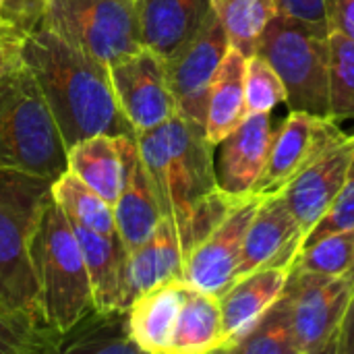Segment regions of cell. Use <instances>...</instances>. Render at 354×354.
<instances>
[{
	"mask_svg": "<svg viewBox=\"0 0 354 354\" xmlns=\"http://www.w3.org/2000/svg\"><path fill=\"white\" fill-rule=\"evenodd\" d=\"M290 278L288 268H270L236 280L222 297V322L228 338L226 353L282 299Z\"/></svg>",
	"mask_w": 354,
	"mask_h": 354,
	"instance_id": "obj_19",
	"label": "cell"
},
{
	"mask_svg": "<svg viewBox=\"0 0 354 354\" xmlns=\"http://www.w3.org/2000/svg\"><path fill=\"white\" fill-rule=\"evenodd\" d=\"M137 145L162 218L178 232L185 257L241 199L218 187L214 145L205 127L174 114L164 124L137 133Z\"/></svg>",
	"mask_w": 354,
	"mask_h": 354,
	"instance_id": "obj_1",
	"label": "cell"
},
{
	"mask_svg": "<svg viewBox=\"0 0 354 354\" xmlns=\"http://www.w3.org/2000/svg\"><path fill=\"white\" fill-rule=\"evenodd\" d=\"M66 147L93 135H137L118 108L108 66L66 44L48 27L19 41Z\"/></svg>",
	"mask_w": 354,
	"mask_h": 354,
	"instance_id": "obj_2",
	"label": "cell"
},
{
	"mask_svg": "<svg viewBox=\"0 0 354 354\" xmlns=\"http://www.w3.org/2000/svg\"><path fill=\"white\" fill-rule=\"evenodd\" d=\"M353 295V276L290 272L286 297L299 354H336Z\"/></svg>",
	"mask_w": 354,
	"mask_h": 354,
	"instance_id": "obj_8",
	"label": "cell"
},
{
	"mask_svg": "<svg viewBox=\"0 0 354 354\" xmlns=\"http://www.w3.org/2000/svg\"><path fill=\"white\" fill-rule=\"evenodd\" d=\"M228 338L222 322L220 299L187 284L170 354L226 353Z\"/></svg>",
	"mask_w": 354,
	"mask_h": 354,
	"instance_id": "obj_24",
	"label": "cell"
},
{
	"mask_svg": "<svg viewBox=\"0 0 354 354\" xmlns=\"http://www.w3.org/2000/svg\"><path fill=\"white\" fill-rule=\"evenodd\" d=\"M29 255L44 322L64 336L95 307L81 245L71 220L54 199L39 216Z\"/></svg>",
	"mask_w": 354,
	"mask_h": 354,
	"instance_id": "obj_4",
	"label": "cell"
},
{
	"mask_svg": "<svg viewBox=\"0 0 354 354\" xmlns=\"http://www.w3.org/2000/svg\"><path fill=\"white\" fill-rule=\"evenodd\" d=\"M354 230L332 232L303 245L290 272L319 276H353Z\"/></svg>",
	"mask_w": 354,
	"mask_h": 354,
	"instance_id": "obj_30",
	"label": "cell"
},
{
	"mask_svg": "<svg viewBox=\"0 0 354 354\" xmlns=\"http://www.w3.org/2000/svg\"><path fill=\"white\" fill-rule=\"evenodd\" d=\"M330 114L354 118V39L330 31Z\"/></svg>",
	"mask_w": 354,
	"mask_h": 354,
	"instance_id": "obj_31",
	"label": "cell"
},
{
	"mask_svg": "<svg viewBox=\"0 0 354 354\" xmlns=\"http://www.w3.org/2000/svg\"><path fill=\"white\" fill-rule=\"evenodd\" d=\"M216 17L224 25L230 46L245 56L255 54L257 41L272 19L280 12L278 0H209Z\"/></svg>",
	"mask_w": 354,
	"mask_h": 354,
	"instance_id": "obj_27",
	"label": "cell"
},
{
	"mask_svg": "<svg viewBox=\"0 0 354 354\" xmlns=\"http://www.w3.org/2000/svg\"><path fill=\"white\" fill-rule=\"evenodd\" d=\"M353 278H354V270H353Z\"/></svg>",
	"mask_w": 354,
	"mask_h": 354,
	"instance_id": "obj_40",
	"label": "cell"
},
{
	"mask_svg": "<svg viewBox=\"0 0 354 354\" xmlns=\"http://www.w3.org/2000/svg\"><path fill=\"white\" fill-rule=\"evenodd\" d=\"M346 133L332 116H317L290 110L288 118L276 131L268 156V164L253 187L259 197L280 195L303 174L324 151L336 145Z\"/></svg>",
	"mask_w": 354,
	"mask_h": 354,
	"instance_id": "obj_9",
	"label": "cell"
},
{
	"mask_svg": "<svg viewBox=\"0 0 354 354\" xmlns=\"http://www.w3.org/2000/svg\"><path fill=\"white\" fill-rule=\"evenodd\" d=\"M52 199L68 220L104 234H116L114 205L85 185L77 174L64 170L52 183Z\"/></svg>",
	"mask_w": 354,
	"mask_h": 354,
	"instance_id": "obj_26",
	"label": "cell"
},
{
	"mask_svg": "<svg viewBox=\"0 0 354 354\" xmlns=\"http://www.w3.org/2000/svg\"><path fill=\"white\" fill-rule=\"evenodd\" d=\"M336 354H354V295L342 330H340V338H338V346H336Z\"/></svg>",
	"mask_w": 354,
	"mask_h": 354,
	"instance_id": "obj_37",
	"label": "cell"
},
{
	"mask_svg": "<svg viewBox=\"0 0 354 354\" xmlns=\"http://www.w3.org/2000/svg\"><path fill=\"white\" fill-rule=\"evenodd\" d=\"M89 272L93 307L97 313L127 311V259L129 249L116 234H104L73 222Z\"/></svg>",
	"mask_w": 354,
	"mask_h": 354,
	"instance_id": "obj_17",
	"label": "cell"
},
{
	"mask_svg": "<svg viewBox=\"0 0 354 354\" xmlns=\"http://www.w3.org/2000/svg\"><path fill=\"white\" fill-rule=\"evenodd\" d=\"M50 178L0 170V305L31 313L44 322L31 268V239L46 203Z\"/></svg>",
	"mask_w": 354,
	"mask_h": 354,
	"instance_id": "obj_5",
	"label": "cell"
},
{
	"mask_svg": "<svg viewBox=\"0 0 354 354\" xmlns=\"http://www.w3.org/2000/svg\"><path fill=\"white\" fill-rule=\"evenodd\" d=\"M212 10L209 0H137L143 48L168 60L199 33Z\"/></svg>",
	"mask_w": 354,
	"mask_h": 354,
	"instance_id": "obj_18",
	"label": "cell"
},
{
	"mask_svg": "<svg viewBox=\"0 0 354 354\" xmlns=\"http://www.w3.org/2000/svg\"><path fill=\"white\" fill-rule=\"evenodd\" d=\"M44 27L106 66L143 48L137 0H48Z\"/></svg>",
	"mask_w": 354,
	"mask_h": 354,
	"instance_id": "obj_7",
	"label": "cell"
},
{
	"mask_svg": "<svg viewBox=\"0 0 354 354\" xmlns=\"http://www.w3.org/2000/svg\"><path fill=\"white\" fill-rule=\"evenodd\" d=\"M255 52L280 75L290 110L332 116L328 35L278 12L261 33Z\"/></svg>",
	"mask_w": 354,
	"mask_h": 354,
	"instance_id": "obj_6",
	"label": "cell"
},
{
	"mask_svg": "<svg viewBox=\"0 0 354 354\" xmlns=\"http://www.w3.org/2000/svg\"><path fill=\"white\" fill-rule=\"evenodd\" d=\"M108 73L118 108L135 133L156 129L176 114L166 62L149 48L110 64Z\"/></svg>",
	"mask_w": 354,
	"mask_h": 354,
	"instance_id": "obj_10",
	"label": "cell"
},
{
	"mask_svg": "<svg viewBox=\"0 0 354 354\" xmlns=\"http://www.w3.org/2000/svg\"><path fill=\"white\" fill-rule=\"evenodd\" d=\"M230 48L228 33L212 10L199 33L189 39L166 62L168 83L176 102V112L205 127L207 95L214 75Z\"/></svg>",
	"mask_w": 354,
	"mask_h": 354,
	"instance_id": "obj_11",
	"label": "cell"
},
{
	"mask_svg": "<svg viewBox=\"0 0 354 354\" xmlns=\"http://www.w3.org/2000/svg\"><path fill=\"white\" fill-rule=\"evenodd\" d=\"M48 0H4L0 12V29L12 41H21L27 33L44 25Z\"/></svg>",
	"mask_w": 354,
	"mask_h": 354,
	"instance_id": "obj_34",
	"label": "cell"
},
{
	"mask_svg": "<svg viewBox=\"0 0 354 354\" xmlns=\"http://www.w3.org/2000/svg\"><path fill=\"white\" fill-rule=\"evenodd\" d=\"M187 284L170 280L139 295L127 309V330L141 353L170 354Z\"/></svg>",
	"mask_w": 354,
	"mask_h": 354,
	"instance_id": "obj_20",
	"label": "cell"
},
{
	"mask_svg": "<svg viewBox=\"0 0 354 354\" xmlns=\"http://www.w3.org/2000/svg\"><path fill=\"white\" fill-rule=\"evenodd\" d=\"M185 253L176 228L162 218L151 236L137 249L129 251L127 259V309L145 290L170 282L183 280Z\"/></svg>",
	"mask_w": 354,
	"mask_h": 354,
	"instance_id": "obj_21",
	"label": "cell"
},
{
	"mask_svg": "<svg viewBox=\"0 0 354 354\" xmlns=\"http://www.w3.org/2000/svg\"><path fill=\"white\" fill-rule=\"evenodd\" d=\"M17 52H19V44L6 37L4 31L0 29V79L6 73V68L12 64V60L17 58Z\"/></svg>",
	"mask_w": 354,
	"mask_h": 354,
	"instance_id": "obj_38",
	"label": "cell"
},
{
	"mask_svg": "<svg viewBox=\"0 0 354 354\" xmlns=\"http://www.w3.org/2000/svg\"><path fill=\"white\" fill-rule=\"evenodd\" d=\"M354 158V133H346L336 145L324 151L303 174H299L284 193H280L297 218L305 239L313 226L332 207L340 193L348 166Z\"/></svg>",
	"mask_w": 354,
	"mask_h": 354,
	"instance_id": "obj_14",
	"label": "cell"
},
{
	"mask_svg": "<svg viewBox=\"0 0 354 354\" xmlns=\"http://www.w3.org/2000/svg\"><path fill=\"white\" fill-rule=\"evenodd\" d=\"M66 151L48 102L17 52L0 79V170L56 180L68 170Z\"/></svg>",
	"mask_w": 354,
	"mask_h": 354,
	"instance_id": "obj_3",
	"label": "cell"
},
{
	"mask_svg": "<svg viewBox=\"0 0 354 354\" xmlns=\"http://www.w3.org/2000/svg\"><path fill=\"white\" fill-rule=\"evenodd\" d=\"M330 31H338L354 39V0H326Z\"/></svg>",
	"mask_w": 354,
	"mask_h": 354,
	"instance_id": "obj_36",
	"label": "cell"
},
{
	"mask_svg": "<svg viewBox=\"0 0 354 354\" xmlns=\"http://www.w3.org/2000/svg\"><path fill=\"white\" fill-rule=\"evenodd\" d=\"M116 313H89L71 332L62 336L60 353L64 354H137L139 346L131 340L127 319L118 322Z\"/></svg>",
	"mask_w": 354,
	"mask_h": 354,
	"instance_id": "obj_25",
	"label": "cell"
},
{
	"mask_svg": "<svg viewBox=\"0 0 354 354\" xmlns=\"http://www.w3.org/2000/svg\"><path fill=\"white\" fill-rule=\"evenodd\" d=\"M230 353L299 354L286 290H284L282 299L255 324V328L232 346Z\"/></svg>",
	"mask_w": 354,
	"mask_h": 354,
	"instance_id": "obj_29",
	"label": "cell"
},
{
	"mask_svg": "<svg viewBox=\"0 0 354 354\" xmlns=\"http://www.w3.org/2000/svg\"><path fill=\"white\" fill-rule=\"evenodd\" d=\"M344 230H354V158L348 166V174L344 178V185L340 193L336 195L332 207L324 214V218L313 226V230L307 234L305 243H313L326 234L332 232H344Z\"/></svg>",
	"mask_w": 354,
	"mask_h": 354,
	"instance_id": "obj_33",
	"label": "cell"
},
{
	"mask_svg": "<svg viewBox=\"0 0 354 354\" xmlns=\"http://www.w3.org/2000/svg\"><path fill=\"white\" fill-rule=\"evenodd\" d=\"M278 10L292 21H299L324 35H330L326 0H278Z\"/></svg>",
	"mask_w": 354,
	"mask_h": 354,
	"instance_id": "obj_35",
	"label": "cell"
},
{
	"mask_svg": "<svg viewBox=\"0 0 354 354\" xmlns=\"http://www.w3.org/2000/svg\"><path fill=\"white\" fill-rule=\"evenodd\" d=\"M245 71L247 56L239 48L230 46L214 75L207 95L205 135L214 147H218L249 116L245 97Z\"/></svg>",
	"mask_w": 354,
	"mask_h": 354,
	"instance_id": "obj_22",
	"label": "cell"
},
{
	"mask_svg": "<svg viewBox=\"0 0 354 354\" xmlns=\"http://www.w3.org/2000/svg\"><path fill=\"white\" fill-rule=\"evenodd\" d=\"M261 197L251 193L185 257L183 282L195 290L222 297L236 278L247 228L259 207Z\"/></svg>",
	"mask_w": 354,
	"mask_h": 354,
	"instance_id": "obj_12",
	"label": "cell"
},
{
	"mask_svg": "<svg viewBox=\"0 0 354 354\" xmlns=\"http://www.w3.org/2000/svg\"><path fill=\"white\" fill-rule=\"evenodd\" d=\"M305 234L288 209L282 195L261 197L259 207L247 228L241 261L236 268V280L270 270V268H288L301 253Z\"/></svg>",
	"mask_w": 354,
	"mask_h": 354,
	"instance_id": "obj_13",
	"label": "cell"
},
{
	"mask_svg": "<svg viewBox=\"0 0 354 354\" xmlns=\"http://www.w3.org/2000/svg\"><path fill=\"white\" fill-rule=\"evenodd\" d=\"M245 97L249 114H270L276 106L286 102V87L276 68L261 56H247Z\"/></svg>",
	"mask_w": 354,
	"mask_h": 354,
	"instance_id": "obj_32",
	"label": "cell"
},
{
	"mask_svg": "<svg viewBox=\"0 0 354 354\" xmlns=\"http://www.w3.org/2000/svg\"><path fill=\"white\" fill-rule=\"evenodd\" d=\"M124 158V183L114 203L116 230L129 251L145 243L162 222V209L158 205L151 180L143 166L137 135L122 137Z\"/></svg>",
	"mask_w": 354,
	"mask_h": 354,
	"instance_id": "obj_16",
	"label": "cell"
},
{
	"mask_svg": "<svg viewBox=\"0 0 354 354\" xmlns=\"http://www.w3.org/2000/svg\"><path fill=\"white\" fill-rule=\"evenodd\" d=\"M2 6H4V0H0V12H2Z\"/></svg>",
	"mask_w": 354,
	"mask_h": 354,
	"instance_id": "obj_39",
	"label": "cell"
},
{
	"mask_svg": "<svg viewBox=\"0 0 354 354\" xmlns=\"http://www.w3.org/2000/svg\"><path fill=\"white\" fill-rule=\"evenodd\" d=\"M62 336L31 313L0 305V354L60 353Z\"/></svg>",
	"mask_w": 354,
	"mask_h": 354,
	"instance_id": "obj_28",
	"label": "cell"
},
{
	"mask_svg": "<svg viewBox=\"0 0 354 354\" xmlns=\"http://www.w3.org/2000/svg\"><path fill=\"white\" fill-rule=\"evenodd\" d=\"M122 137L124 135H93L71 145L66 151L68 170L112 205L124 183Z\"/></svg>",
	"mask_w": 354,
	"mask_h": 354,
	"instance_id": "obj_23",
	"label": "cell"
},
{
	"mask_svg": "<svg viewBox=\"0 0 354 354\" xmlns=\"http://www.w3.org/2000/svg\"><path fill=\"white\" fill-rule=\"evenodd\" d=\"M274 135L276 129L272 127L270 114H249L218 145L216 178L226 195L243 199L253 193V187L268 164Z\"/></svg>",
	"mask_w": 354,
	"mask_h": 354,
	"instance_id": "obj_15",
	"label": "cell"
}]
</instances>
